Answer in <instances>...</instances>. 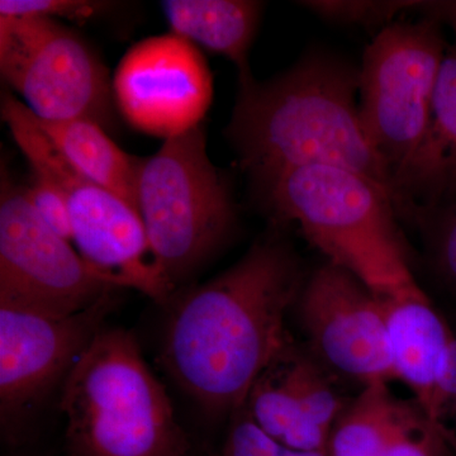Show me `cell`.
<instances>
[{
    "label": "cell",
    "instance_id": "1",
    "mask_svg": "<svg viewBox=\"0 0 456 456\" xmlns=\"http://www.w3.org/2000/svg\"><path fill=\"white\" fill-rule=\"evenodd\" d=\"M305 281L287 242L260 240L235 265L175 302L161 344L165 370L209 415H236L289 344L285 317Z\"/></svg>",
    "mask_w": 456,
    "mask_h": 456
},
{
    "label": "cell",
    "instance_id": "2",
    "mask_svg": "<svg viewBox=\"0 0 456 456\" xmlns=\"http://www.w3.org/2000/svg\"><path fill=\"white\" fill-rule=\"evenodd\" d=\"M359 88V69L323 51L265 82L240 79L227 139L259 191L294 167L332 165L373 182L398 213L392 173L362 131Z\"/></svg>",
    "mask_w": 456,
    "mask_h": 456
},
{
    "label": "cell",
    "instance_id": "3",
    "mask_svg": "<svg viewBox=\"0 0 456 456\" xmlns=\"http://www.w3.org/2000/svg\"><path fill=\"white\" fill-rule=\"evenodd\" d=\"M279 221L297 224L329 263L349 270L382 299L425 298L391 198L362 174L305 165L260 191Z\"/></svg>",
    "mask_w": 456,
    "mask_h": 456
},
{
    "label": "cell",
    "instance_id": "4",
    "mask_svg": "<svg viewBox=\"0 0 456 456\" xmlns=\"http://www.w3.org/2000/svg\"><path fill=\"white\" fill-rule=\"evenodd\" d=\"M68 456H188L171 399L122 329H103L64 380Z\"/></svg>",
    "mask_w": 456,
    "mask_h": 456
},
{
    "label": "cell",
    "instance_id": "5",
    "mask_svg": "<svg viewBox=\"0 0 456 456\" xmlns=\"http://www.w3.org/2000/svg\"><path fill=\"white\" fill-rule=\"evenodd\" d=\"M136 208L152 256L175 290L226 244L236 224L235 204L207 152L202 126L140 159Z\"/></svg>",
    "mask_w": 456,
    "mask_h": 456
},
{
    "label": "cell",
    "instance_id": "6",
    "mask_svg": "<svg viewBox=\"0 0 456 456\" xmlns=\"http://www.w3.org/2000/svg\"><path fill=\"white\" fill-rule=\"evenodd\" d=\"M3 121L31 165L68 203L77 253L117 289L131 288L158 303L175 289L165 279L150 250L139 212L106 188L90 182L60 155L20 99L5 93Z\"/></svg>",
    "mask_w": 456,
    "mask_h": 456
},
{
    "label": "cell",
    "instance_id": "7",
    "mask_svg": "<svg viewBox=\"0 0 456 456\" xmlns=\"http://www.w3.org/2000/svg\"><path fill=\"white\" fill-rule=\"evenodd\" d=\"M441 26L428 16L416 22H393L375 36L362 56L360 121L393 183L412 160L428 130L449 46Z\"/></svg>",
    "mask_w": 456,
    "mask_h": 456
},
{
    "label": "cell",
    "instance_id": "8",
    "mask_svg": "<svg viewBox=\"0 0 456 456\" xmlns=\"http://www.w3.org/2000/svg\"><path fill=\"white\" fill-rule=\"evenodd\" d=\"M0 73L42 121L88 119L104 130L112 123L106 66L56 20L0 17Z\"/></svg>",
    "mask_w": 456,
    "mask_h": 456
},
{
    "label": "cell",
    "instance_id": "9",
    "mask_svg": "<svg viewBox=\"0 0 456 456\" xmlns=\"http://www.w3.org/2000/svg\"><path fill=\"white\" fill-rule=\"evenodd\" d=\"M116 289L41 220L25 188L3 175L0 305L70 316Z\"/></svg>",
    "mask_w": 456,
    "mask_h": 456
},
{
    "label": "cell",
    "instance_id": "10",
    "mask_svg": "<svg viewBox=\"0 0 456 456\" xmlns=\"http://www.w3.org/2000/svg\"><path fill=\"white\" fill-rule=\"evenodd\" d=\"M113 293L70 316L0 305V421L9 444L22 443L42 402L103 329Z\"/></svg>",
    "mask_w": 456,
    "mask_h": 456
},
{
    "label": "cell",
    "instance_id": "11",
    "mask_svg": "<svg viewBox=\"0 0 456 456\" xmlns=\"http://www.w3.org/2000/svg\"><path fill=\"white\" fill-rule=\"evenodd\" d=\"M296 303L320 364L362 387L395 380L386 303L353 273L327 261L305 281Z\"/></svg>",
    "mask_w": 456,
    "mask_h": 456
},
{
    "label": "cell",
    "instance_id": "12",
    "mask_svg": "<svg viewBox=\"0 0 456 456\" xmlns=\"http://www.w3.org/2000/svg\"><path fill=\"white\" fill-rule=\"evenodd\" d=\"M112 88L126 121L164 140L200 126L213 98L203 53L174 33L134 45L117 66Z\"/></svg>",
    "mask_w": 456,
    "mask_h": 456
},
{
    "label": "cell",
    "instance_id": "13",
    "mask_svg": "<svg viewBox=\"0 0 456 456\" xmlns=\"http://www.w3.org/2000/svg\"><path fill=\"white\" fill-rule=\"evenodd\" d=\"M345 406L320 362L290 341L257 378L242 410L285 448L327 452Z\"/></svg>",
    "mask_w": 456,
    "mask_h": 456
},
{
    "label": "cell",
    "instance_id": "14",
    "mask_svg": "<svg viewBox=\"0 0 456 456\" xmlns=\"http://www.w3.org/2000/svg\"><path fill=\"white\" fill-rule=\"evenodd\" d=\"M436 425L412 399L399 398L389 383L362 387L338 416L327 456H449Z\"/></svg>",
    "mask_w": 456,
    "mask_h": 456
},
{
    "label": "cell",
    "instance_id": "15",
    "mask_svg": "<svg viewBox=\"0 0 456 456\" xmlns=\"http://www.w3.org/2000/svg\"><path fill=\"white\" fill-rule=\"evenodd\" d=\"M395 187L399 217L422 221L456 200V44L441 64L424 140Z\"/></svg>",
    "mask_w": 456,
    "mask_h": 456
},
{
    "label": "cell",
    "instance_id": "16",
    "mask_svg": "<svg viewBox=\"0 0 456 456\" xmlns=\"http://www.w3.org/2000/svg\"><path fill=\"white\" fill-rule=\"evenodd\" d=\"M384 303L395 380L406 384L434 422L455 336L428 297Z\"/></svg>",
    "mask_w": 456,
    "mask_h": 456
},
{
    "label": "cell",
    "instance_id": "17",
    "mask_svg": "<svg viewBox=\"0 0 456 456\" xmlns=\"http://www.w3.org/2000/svg\"><path fill=\"white\" fill-rule=\"evenodd\" d=\"M171 33L227 57L240 79L251 75L248 53L259 29L263 3L253 0H167Z\"/></svg>",
    "mask_w": 456,
    "mask_h": 456
},
{
    "label": "cell",
    "instance_id": "18",
    "mask_svg": "<svg viewBox=\"0 0 456 456\" xmlns=\"http://www.w3.org/2000/svg\"><path fill=\"white\" fill-rule=\"evenodd\" d=\"M35 118L45 136L77 173L136 208L140 159L126 154L102 126L88 119L42 121L36 116Z\"/></svg>",
    "mask_w": 456,
    "mask_h": 456
},
{
    "label": "cell",
    "instance_id": "19",
    "mask_svg": "<svg viewBox=\"0 0 456 456\" xmlns=\"http://www.w3.org/2000/svg\"><path fill=\"white\" fill-rule=\"evenodd\" d=\"M299 4L318 17L330 22L359 27H384L391 25L392 20L402 12L421 9L424 2H403V0H388V2H335V0H312Z\"/></svg>",
    "mask_w": 456,
    "mask_h": 456
},
{
    "label": "cell",
    "instance_id": "20",
    "mask_svg": "<svg viewBox=\"0 0 456 456\" xmlns=\"http://www.w3.org/2000/svg\"><path fill=\"white\" fill-rule=\"evenodd\" d=\"M236 413L221 456H327L326 452L285 448L255 425L248 413Z\"/></svg>",
    "mask_w": 456,
    "mask_h": 456
},
{
    "label": "cell",
    "instance_id": "21",
    "mask_svg": "<svg viewBox=\"0 0 456 456\" xmlns=\"http://www.w3.org/2000/svg\"><path fill=\"white\" fill-rule=\"evenodd\" d=\"M112 7L110 2L92 0H2L0 17H62L86 20L99 16Z\"/></svg>",
    "mask_w": 456,
    "mask_h": 456
},
{
    "label": "cell",
    "instance_id": "22",
    "mask_svg": "<svg viewBox=\"0 0 456 456\" xmlns=\"http://www.w3.org/2000/svg\"><path fill=\"white\" fill-rule=\"evenodd\" d=\"M27 200L35 211L57 235L73 242V224L65 198L53 184L33 174L31 184L25 188Z\"/></svg>",
    "mask_w": 456,
    "mask_h": 456
},
{
    "label": "cell",
    "instance_id": "23",
    "mask_svg": "<svg viewBox=\"0 0 456 456\" xmlns=\"http://www.w3.org/2000/svg\"><path fill=\"white\" fill-rule=\"evenodd\" d=\"M431 253L436 272L456 290V200L437 211L431 228Z\"/></svg>",
    "mask_w": 456,
    "mask_h": 456
},
{
    "label": "cell",
    "instance_id": "24",
    "mask_svg": "<svg viewBox=\"0 0 456 456\" xmlns=\"http://www.w3.org/2000/svg\"><path fill=\"white\" fill-rule=\"evenodd\" d=\"M434 424L445 441L450 454L456 456V336L452 344V364L443 387Z\"/></svg>",
    "mask_w": 456,
    "mask_h": 456
},
{
    "label": "cell",
    "instance_id": "25",
    "mask_svg": "<svg viewBox=\"0 0 456 456\" xmlns=\"http://www.w3.org/2000/svg\"><path fill=\"white\" fill-rule=\"evenodd\" d=\"M421 11H424L425 16L439 20L441 25L449 26L456 36V0L424 2Z\"/></svg>",
    "mask_w": 456,
    "mask_h": 456
}]
</instances>
